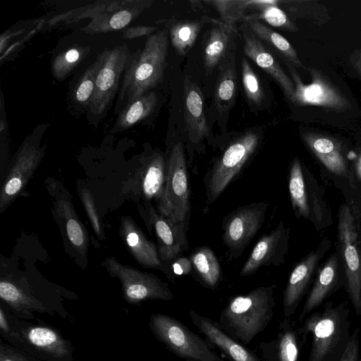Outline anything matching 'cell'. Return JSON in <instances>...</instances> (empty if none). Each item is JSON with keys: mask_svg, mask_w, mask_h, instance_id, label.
Masks as SVG:
<instances>
[{"mask_svg": "<svg viewBox=\"0 0 361 361\" xmlns=\"http://www.w3.org/2000/svg\"><path fill=\"white\" fill-rule=\"evenodd\" d=\"M276 288L274 284L259 286L231 298L217 322L231 336L247 345L264 331L274 317Z\"/></svg>", "mask_w": 361, "mask_h": 361, "instance_id": "3", "label": "cell"}, {"mask_svg": "<svg viewBox=\"0 0 361 361\" xmlns=\"http://www.w3.org/2000/svg\"><path fill=\"white\" fill-rule=\"evenodd\" d=\"M183 361H200V360L187 359V360H184Z\"/></svg>", "mask_w": 361, "mask_h": 361, "instance_id": "44", "label": "cell"}, {"mask_svg": "<svg viewBox=\"0 0 361 361\" xmlns=\"http://www.w3.org/2000/svg\"><path fill=\"white\" fill-rule=\"evenodd\" d=\"M338 250L344 269L345 290L357 316H361V212L345 202L338 216Z\"/></svg>", "mask_w": 361, "mask_h": 361, "instance_id": "4", "label": "cell"}, {"mask_svg": "<svg viewBox=\"0 0 361 361\" xmlns=\"http://www.w3.org/2000/svg\"><path fill=\"white\" fill-rule=\"evenodd\" d=\"M148 220L154 231L159 257L166 262L176 259L188 247L186 224H175L151 205L147 209Z\"/></svg>", "mask_w": 361, "mask_h": 361, "instance_id": "19", "label": "cell"}, {"mask_svg": "<svg viewBox=\"0 0 361 361\" xmlns=\"http://www.w3.org/2000/svg\"><path fill=\"white\" fill-rule=\"evenodd\" d=\"M235 51L220 66L219 75L214 88V104L221 114L228 111L233 105L237 92L238 78Z\"/></svg>", "mask_w": 361, "mask_h": 361, "instance_id": "26", "label": "cell"}, {"mask_svg": "<svg viewBox=\"0 0 361 361\" xmlns=\"http://www.w3.org/2000/svg\"><path fill=\"white\" fill-rule=\"evenodd\" d=\"M157 27L151 26H135L128 28L123 36L127 38H134L153 33Z\"/></svg>", "mask_w": 361, "mask_h": 361, "instance_id": "41", "label": "cell"}, {"mask_svg": "<svg viewBox=\"0 0 361 361\" xmlns=\"http://www.w3.org/2000/svg\"><path fill=\"white\" fill-rule=\"evenodd\" d=\"M268 204L253 202L238 207L224 219L222 239L228 259L238 258L262 226Z\"/></svg>", "mask_w": 361, "mask_h": 361, "instance_id": "10", "label": "cell"}, {"mask_svg": "<svg viewBox=\"0 0 361 361\" xmlns=\"http://www.w3.org/2000/svg\"><path fill=\"white\" fill-rule=\"evenodd\" d=\"M87 51L85 47L75 46L61 52L53 61L54 75L57 79L63 78L80 63Z\"/></svg>", "mask_w": 361, "mask_h": 361, "instance_id": "36", "label": "cell"}, {"mask_svg": "<svg viewBox=\"0 0 361 361\" xmlns=\"http://www.w3.org/2000/svg\"><path fill=\"white\" fill-rule=\"evenodd\" d=\"M190 3L194 10H201L202 8L200 1H190Z\"/></svg>", "mask_w": 361, "mask_h": 361, "instance_id": "43", "label": "cell"}, {"mask_svg": "<svg viewBox=\"0 0 361 361\" xmlns=\"http://www.w3.org/2000/svg\"><path fill=\"white\" fill-rule=\"evenodd\" d=\"M206 23H212V27L205 33L203 41V63L208 73L219 68L230 54L235 51V41L238 34L235 26L222 21L203 17Z\"/></svg>", "mask_w": 361, "mask_h": 361, "instance_id": "18", "label": "cell"}, {"mask_svg": "<svg viewBox=\"0 0 361 361\" xmlns=\"http://www.w3.org/2000/svg\"><path fill=\"white\" fill-rule=\"evenodd\" d=\"M190 261L203 283L209 288H215L219 283L221 270L214 252L207 247H199L191 254Z\"/></svg>", "mask_w": 361, "mask_h": 361, "instance_id": "31", "label": "cell"}, {"mask_svg": "<svg viewBox=\"0 0 361 361\" xmlns=\"http://www.w3.org/2000/svg\"><path fill=\"white\" fill-rule=\"evenodd\" d=\"M40 159V152L35 147L22 148L1 188L0 206L1 211L22 190L34 172Z\"/></svg>", "mask_w": 361, "mask_h": 361, "instance_id": "21", "label": "cell"}, {"mask_svg": "<svg viewBox=\"0 0 361 361\" xmlns=\"http://www.w3.org/2000/svg\"><path fill=\"white\" fill-rule=\"evenodd\" d=\"M103 59L104 51L100 53L96 60L86 69L73 89L74 101L83 107L89 108Z\"/></svg>", "mask_w": 361, "mask_h": 361, "instance_id": "33", "label": "cell"}, {"mask_svg": "<svg viewBox=\"0 0 361 361\" xmlns=\"http://www.w3.org/2000/svg\"><path fill=\"white\" fill-rule=\"evenodd\" d=\"M292 76L295 93L291 101L297 104H315L336 110L349 107L348 100L336 88L317 71L312 72V82L305 85L297 75L293 66L284 61Z\"/></svg>", "mask_w": 361, "mask_h": 361, "instance_id": "14", "label": "cell"}, {"mask_svg": "<svg viewBox=\"0 0 361 361\" xmlns=\"http://www.w3.org/2000/svg\"><path fill=\"white\" fill-rule=\"evenodd\" d=\"M151 4V1H132L130 6H126L123 9L109 12L107 14L99 13L84 27V30L94 33L123 28L145 8L150 6Z\"/></svg>", "mask_w": 361, "mask_h": 361, "instance_id": "25", "label": "cell"}, {"mask_svg": "<svg viewBox=\"0 0 361 361\" xmlns=\"http://www.w3.org/2000/svg\"><path fill=\"white\" fill-rule=\"evenodd\" d=\"M184 118L189 137L198 142L209 135L204 99L199 87L187 75L184 78Z\"/></svg>", "mask_w": 361, "mask_h": 361, "instance_id": "22", "label": "cell"}, {"mask_svg": "<svg viewBox=\"0 0 361 361\" xmlns=\"http://www.w3.org/2000/svg\"><path fill=\"white\" fill-rule=\"evenodd\" d=\"M172 264L173 271L176 275L188 274L192 268L191 261L187 257H177Z\"/></svg>", "mask_w": 361, "mask_h": 361, "instance_id": "40", "label": "cell"}, {"mask_svg": "<svg viewBox=\"0 0 361 361\" xmlns=\"http://www.w3.org/2000/svg\"><path fill=\"white\" fill-rule=\"evenodd\" d=\"M23 332V338L39 352V355L52 356L58 360L68 354L66 341L52 329L33 326L26 328Z\"/></svg>", "mask_w": 361, "mask_h": 361, "instance_id": "27", "label": "cell"}, {"mask_svg": "<svg viewBox=\"0 0 361 361\" xmlns=\"http://www.w3.org/2000/svg\"><path fill=\"white\" fill-rule=\"evenodd\" d=\"M149 326L158 341L184 360L224 361L199 336L180 320L164 314H152Z\"/></svg>", "mask_w": 361, "mask_h": 361, "instance_id": "6", "label": "cell"}, {"mask_svg": "<svg viewBox=\"0 0 361 361\" xmlns=\"http://www.w3.org/2000/svg\"><path fill=\"white\" fill-rule=\"evenodd\" d=\"M241 75L243 89L248 102L259 106L265 99L264 89L256 73L245 57L241 63Z\"/></svg>", "mask_w": 361, "mask_h": 361, "instance_id": "35", "label": "cell"}, {"mask_svg": "<svg viewBox=\"0 0 361 361\" xmlns=\"http://www.w3.org/2000/svg\"><path fill=\"white\" fill-rule=\"evenodd\" d=\"M0 361H22L20 358L1 353Z\"/></svg>", "mask_w": 361, "mask_h": 361, "instance_id": "42", "label": "cell"}, {"mask_svg": "<svg viewBox=\"0 0 361 361\" xmlns=\"http://www.w3.org/2000/svg\"><path fill=\"white\" fill-rule=\"evenodd\" d=\"M331 247L325 238L318 247L308 253L291 271L283 290V317H292L307 293L320 260Z\"/></svg>", "mask_w": 361, "mask_h": 361, "instance_id": "12", "label": "cell"}, {"mask_svg": "<svg viewBox=\"0 0 361 361\" xmlns=\"http://www.w3.org/2000/svg\"><path fill=\"white\" fill-rule=\"evenodd\" d=\"M103 51V61L87 111L88 117L95 120L102 118L112 104L121 85V76L133 54L126 44Z\"/></svg>", "mask_w": 361, "mask_h": 361, "instance_id": "9", "label": "cell"}, {"mask_svg": "<svg viewBox=\"0 0 361 361\" xmlns=\"http://www.w3.org/2000/svg\"><path fill=\"white\" fill-rule=\"evenodd\" d=\"M82 201L85 207L87 209V213L89 214L90 219H91V221L92 226L95 230V231L100 234L101 227L100 223L98 220V216L96 212V209L94 207V203L91 198V196L88 193L83 192L82 195Z\"/></svg>", "mask_w": 361, "mask_h": 361, "instance_id": "39", "label": "cell"}, {"mask_svg": "<svg viewBox=\"0 0 361 361\" xmlns=\"http://www.w3.org/2000/svg\"><path fill=\"white\" fill-rule=\"evenodd\" d=\"M349 316L347 302L335 304L329 301L304 319L298 329L304 343L312 336L308 361L339 360L351 336Z\"/></svg>", "mask_w": 361, "mask_h": 361, "instance_id": "2", "label": "cell"}, {"mask_svg": "<svg viewBox=\"0 0 361 361\" xmlns=\"http://www.w3.org/2000/svg\"><path fill=\"white\" fill-rule=\"evenodd\" d=\"M189 316L207 343L212 348H217L229 361H262L252 350L227 334L217 322L194 310L189 311Z\"/></svg>", "mask_w": 361, "mask_h": 361, "instance_id": "16", "label": "cell"}, {"mask_svg": "<svg viewBox=\"0 0 361 361\" xmlns=\"http://www.w3.org/2000/svg\"><path fill=\"white\" fill-rule=\"evenodd\" d=\"M188 173L184 147L178 142L172 147L167 159L164 195L157 210L175 224H185L190 212Z\"/></svg>", "mask_w": 361, "mask_h": 361, "instance_id": "8", "label": "cell"}, {"mask_svg": "<svg viewBox=\"0 0 361 361\" xmlns=\"http://www.w3.org/2000/svg\"><path fill=\"white\" fill-rule=\"evenodd\" d=\"M66 228L71 243L80 251H85L87 235L83 226L75 216H67Z\"/></svg>", "mask_w": 361, "mask_h": 361, "instance_id": "37", "label": "cell"}, {"mask_svg": "<svg viewBox=\"0 0 361 361\" xmlns=\"http://www.w3.org/2000/svg\"><path fill=\"white\" fill-rule=\"evenodd\" d=\"M260 134L249 130L231 142L212 167L206 181V207L220 196L256 152Z\"/></svg>", "mask_w": 361, "mask_h": 361, "instance_id": "7", "label": "cell"}, {"mask_svg": "<svg viewBox=\"0 0 361 361\" xmlns=\"http://www.w3.org/2000/svg\"><path fill=\"white\" fill-rule=\"evenodd\" d=\"M288 180L290 202L296 218L310 221L317 230L330 226L332 218L324 191L298 157L291 163Z\"/></svg>", "mask_w": 361, "mask_h": 361, "instance_id": "5", "label": "cell"}, {"mask_svg": "<svg viewBox=\"0 0 361 361\" xmlns=\"http://www.w3.org/2000/svg\"><path fill=\"white\" fill-rule=\"evenodd\" d=\"M241 35L245 56L272 77L281 86L285 95L291 100L295 93L293 80L286 75L270 51L244 22L241 26Z\"/></svg>", "mask_w": 361, "mask_h": 361, "instance_id": "20", "label": "cell"}, {"mask_svg": "<svg viewBox=\"0 0 361 361\" xmlns=\"http://www.w3.org/2000/svg\"><path fill=\"white\" fill-rule=\"evenodd\" d=\"M121 231L130 253L138 263L147 267H161L156 245L130 219L123 218Z\"/></svg>", "mask_w": 361, "mask_h": 361, "instance_id": "24", "label": "cell"}, {"mask_svg": "<svg viewBox=\"0 0 361 361\" xmlns=\"http://www.w3.org/2000/svg\"><path fill=\"white\" fill-rule=\"evenodd\" d=\"M290 231L281 220L270 233L263 234L243 264L240 275L250 276L262 267L283 264L288 250Z\"/></svg>", "mask_w": 361, "mask_h": 361, "instance_id": "13", "label": "cell"}, {"mask_svg": "<svg viewBox=\"0 0 361 361\" xmlns=\"http://www.w3.org/2000/svg\"><path fill=\"white\" fill-rule=\"evenodd\" d=\"M168 46L169 32L164 29L150 35L144 47L133 53L123 73L115 114L151 92L161 81L166 66Z\"/></svg>", "mask_w": 361, "mask_h": 361, "instance_id": "1", "label": "cell"}, {"mask_svg": "<svg viewBox=\"0 0 361 361\" xmlns=\"http://www.w3.org/2000/svg\"><path fill=\"white\" fill-rule=\"evenodd\" d=\"M167 173V160L160 152L148 156L142 165L140 174V188L147 200H154L157 207L161 202Z\"/></svg>", "mask_w": 361, "mask_h": 361, "instance_id": "23", "label": "cell"}, {"mask_svg": "<svg viewBox=\"0 0 361 361\" xmlns=\"http://www.w3.org/2000/svg\"><path fill=\"white\" fill-rule=\"evenodd\" d=\"M296 323L291 317H283L278 325L276 336L257 346L262 361H300L305 343L301 339Z\"/></svg>", "mask_w": 361, "mask_h": 361, "instance_id": "17", "label": "cell"}, {"mask_svg": "<svg viewBox=\"0 0 361 361\" xmlns=\"http://www.w3.org/2000/svg\"><path fill=\"white\" fill-rule=\"evenodd\" d=\"M250 1L249 0L205 1L218 11L222 22L231 26H235L238 21L243 20Z\"/></svg>", "mask_w": 361, "mask_h": 361, "instance_id": "34", "label": "cell"}, {"mask_svg": "<svg viewBox=\"0 0 361 361\" xmlns=\"http://www.w3.org/2000/svg\"><path fill=\"white\" fill-rule=\"evenodd\" d=\"M344 284V269L340 255L336 250L317 269L314 283L299 315V322L302 323L309 313Z\"/></svg>", "mask_w": 361, "mask_h": 361, "instance_id": "15", "label": "cell"}, {"mask_svg": "<svg viewBox=\"0 0 361 361\" xmlns=\"http://www.w3.org/2000/svg\"><path fill=\"white\" fill-rule=\"evenodd\" d=\"M359 329L351 333L348 345L338 361H361L360 355Z\"/></svg>", "mask_w": 361, "mask_h": 361, "instance_id": "38", "label": "cell"}, {"mask_svg": "<svg viewBox=\"0 0 361 361\" xmlns=\"http://www.w3.org/2000/svg\"><path fill=\"white\" fill-rule=\"evenodd\" d=\"M204 23L202 19L201 20H171L167 23L169 35L178 54L183 56L190 51Z\"/></svg>", "mask_w": 361, "mask_h": 361, "instance_id": "30", "label": "cell"}, {"mask_svg": "<svg viewBox=\"0 0 361 361\" xmlns=\"http://www.w3.org/2000/svg\"><path fill=\"white\" fill-rule=\"evenodd\" d=\"M157 102V95L151 91L128 104L118 114L114 130H126L144 120L154 111Z\"/></svg>", "mask_w": 361, "mask_h": 361, "instance_id": "29", "label": "cell"}, {"mask_svg": "<svg viewBox=\"0 0 361 361\" xmlns=\"http://www.w3.org/2000/svg\"><path fill=\"white\" fill-rule=\"evenodd\" d=\"M243 22L264 45L272 49L284 61L293 66H302L295 49L285 37L259 20H250Z\"/></svg>", "mask_w": 361, "mask_h": 361, "instance_id": "28", "label": "cell"}, {"mask_svg": "<svg viewBox=\"0 0 361 361\" xmlns=\"http://www.w3.org/2000/svg\"><path fill=\"white\" fill-rule=\"evenodd\" d=\"M104 266L109 274L120 279L123 295L128 301L137 302L145 300L173 299L168 283L152 274L123 265L112 257L106 259Z\"/></svg>", "mask_w": 361, "mask_h": 361, "instance_id": "11", "label": "cell"}, {"mask_svg": "<svg viewBox=\"0 0 361 361\" xmlns=\"http://www.w3.org/2000/svg\"><path fill=\"white\" fill-rule=\"evenodd\" d=\"M278 1H253L251 0L248 8L257 11V13L245 16L243 21L261 20L270 25L281 30L295 31L296 27L289 20L286 13L279 8Z\"/></svg>", "mask_w": 361, "mask_h": 361, "instance_id": "32", "label": "cell"}]
</instances>
